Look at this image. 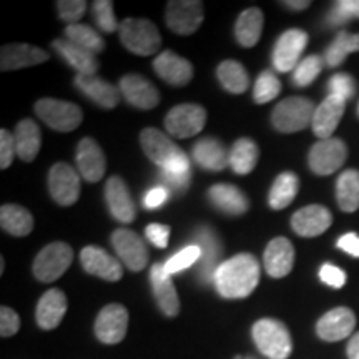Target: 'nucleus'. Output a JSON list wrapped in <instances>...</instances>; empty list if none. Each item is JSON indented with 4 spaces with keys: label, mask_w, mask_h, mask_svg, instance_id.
Returning <instances> with one entry per match:
<instances>
[{
    "label": "nucleus",
    "mask_w": 359,
    "mask_h": 359,
    "mask_svg": "<svg viewBox=\"0 0 359 359\" xmlns=\"http://www.w3.org/2000/svg\"><path fill=\"white\" fill-rule=\"evenodd\" d=\"M93 17H95L97 25L100 27L102 32L114 34L116 29H120L114 12V4L110 0H97V2H93Z\"/></svg>",
    "instance_id": "nucleus-44"
},
{
    "label": "nucleus",
    "mask_w": 359,
    "mask_h": 359,
    "mask_svg": "<svg viewBox=\"0 0 359 359\" xmlns=\"http://www.w3.org/2000/svg\"><path fill=\"white\" fill-rule=\"evenodd\" d=\"M52 45L58 52V55L64 57L67 64L79 72V75H95L100 69V62L97 60V55L69 42L67 39H58Z\"/></svg>",
    "instance_id": "nucleus-31"
},
{
    "label": "nucleus",
    "mask_w": 359,
    "mask_h": 359,
    "mask_svg": "<svg viewBox=\"0 0 359 359\" xmlns=\"http://www.w3.org/2000/svg\"><path fill=\"white\" fill-rule=\"evenodd\" d=\"M67 313V296L64 291L53 288L48 290L37 304V313H35V318H37L39 326L45 331L55 330V327L60 325L62 320H64Z\"/></svg>",
    "instance_id": "nucleus-28"
},
{
    "label": "nucleus",
    "mask_w": 359,
    "mask_h": 359,
    "mask_svg": "<svg viewBox=\"0 0 359 359\" xmlns=\"http://www.w3.org/2000/svg\"><path fill=\"white\" fill-rule=\"evenodd\" d=\"M259 150L258 145L251 138H240L230 151V165L233 172L238 175H246L253 172L258 163Z\"/></svg>",
    "instance_id": "nucleus-36"
},
{
    "label": "nucleus",
    "mask_w": 359,
    "mask_h": 359,
    "mask_svg": "<svg viewBox=\"0 0 359 359\" xmlns=\"http://www.w3.org/2000/svg\"><path fill=\"white\" fill-rule=\"evenodd\" d=\"M168 198H170L168 190L160 185L156 188H151V190L147 193L145 198H143V205H145V208L148 210H155V208H160V206L163 205Z\"/></svg>",
    "instance_id": "nucleus-53"
},
{
    "label": "nucleus",
    "mask_w": 359,
    "mask_h": 359,
    "mask_svg": "<svg viewBox=\"0 0 359 359\" xmlns=\"http://www.w3.org/2000/svg\"><path fill=\"white\" fill-rule=\"evenodd\" d=\"M206 123V110L195 103H183L168 111L165 127L173 137L190 138L198 135Z\"/></svg>",
    "instance_id": "nucleus-8"
},
{
    "label": "nucleus",
    "mask_w": 359,
    "mask_h": 359,
    "mask_svg": "<svg viewBox=\"0 0 359 359\" xmlns=\"http://www.w3.org/2000/svg\"><path fill=\"white\" fill-rule=\"evenodd\" d=\"M120 92L130 105L140 110H151L160 103V93L155 85L137 74L125 75L120 80Z\"/></svg>",
    "instance_id": "nucleus-20"
},
{
    "label": "nucleus",
    "mask_w": 359,
    "mask_h": 359,
    "mask_svg": "<svg viewBox=\"0 0 359 359\" xmlns=\"http://www.w3.org/2000/svg\"><path fill=\"white\" fill-rule=\"evenodd\" d=\"M333 223V215L323 205H308L291 218V226L299 236L314 238L325 233Z\"/></svg>",
    "instance_id": "nucleus-18"
},
{
    "label": "nucleus",
    "mask_w": 359,
    "mask_h": 359,
    "mask_svg": "<svg viewBox=\"0 0 359 359\" xmlns=\"http://www.w3.org/2000/svg\"><path fill=\"white\" fill-rule=\"evenodd\" d=\"M243 359H255V358H243Z\"/></svg>",
    "instance_id": "nucleus-57"
},
{
    "label": "nucleus",
    "mask_w": 359,
    "mask_h": 359,
    "mask_svg": "<svg viewBox=\"0 0 359 359\" xmlns=\"http://www.w3.org/2000/svg\"><path fill=\"white\" fill-rule=\"evenodd\" d=\"M17 155L15 137L8 130H0V168L6 170L12 165L13 156Z\"/></svg>",
    "instance_id": "nucleus-49"
},
{
    "label": "nucleus",
    "mask_w": 359,
    "mask_h": 359,
    "mask_svg": "<svg viewBox=\"0 0 359 359\" xmlns=\"http://www.w3.org/2000/svg\"><path fill=\"white\" fill-rule=\"evenodd\" d=\"M200 257H201L200 246L190 245L187 246V248H183L180 253L173 255V257L165 263V269H167L168 275H175V273L183 271V269L190 268L191 264L198 263Z\"/></svg>",
    "instance_id": "nucleus-45"
},
{
    "label": "nucleus",
    "mask_w": 359,
    "mask_h": 359,
    "mask_svg": "<svg viewBox=\"0 0 359 359\" xmlns=\"http://www.w3.org/2000/svg\"><path fill=\"white\" fill-rule=\"evenodd\" d=\"M203 4L198 0H172L167 6V25L178 35H190L203 22Z\"/></svg>",
    "instance_id": "nucleus-9"
},
{
    "label": "nucleus",
    "mask_w": 359,
    "mask_h": 359,
    "mask_svg": "<svg viewBox=\"0 0 359 359\" xmlns=\"http://www.w3.org/2000/svg\"><path fill=\"white\" fill-rule=\"evenodd\" d=\"M13 137H15L17 155L20 156V160L34 161L37 158L40 145H42V133L34 120L25 118L19 122Z\"/></svg>",
    "instance_id": "nucleus-32"
},
{
    "label": "nucleus",
    "mask_w": 359,
    "mask_h": 359,
    "mask_svg": "<svg viewBox=\"0 0 359 359\" xmlns=\"http://www.w3.org/2000/svg\"><path fill=\"white\" fill-rule=\"evenodd\" d=\"M48 190L60 206H70L80 196V178L69 163H55L48 173Z\"/></svg>",
    "instance_id": "nucleus-13"
},
{
    "label": "nucleus",
    "mask_w": 359,
    "mask_h": 359,
    "mask_svg": "<svg viewBox=\"0 0 359 359\" xmlns=\"http://www.w3.org/2000/svg\"><path fill=\"white\" fill-rule=\"evenodd\" d=\"M57 11L58 17L69 22V25L79 24V20L87 11V2H83V0H60V2H57Z\"/></svg>",
    "instance_id": "nucleus-48"
},
{
    "label": "nucleus",
    "mask_w": 359,
    "mask_h": 359,
    "mask_svg": "<svg viewBox=\"0 0 359 359\" xmlns=\"http://www.w3.org/2000/svg\"><path fill=\"white\" fill-rule=\"evenodd\" d=\"M299 188V180L294 173L285 172L275 180L269 191V206L273 210H283L291 205Z\"/></svg>",
    "instance_id": "nucleus-37"
},
{
    "label": "nucleus",
    "mask_w": 359,
    "mask_h": 359,
    "mask_svg": "<svg viewBox=\"0 0 359 359\" xmlns=\"http://www.w3.org/2000/svg\"><path fill=\"white\" fill-rule=\"evenodd\" d=\"M259 281V263L250 253L236 255L219 264L215 275L217 291L226 299H241L253 293Z\"/></svg>",
    "instance_id": "nucleus-1"
},
{
    "label": "nucleus",
    "mask_w": 359,
    "mask_h": 359,
    "mask_svg": "<svg viewBox=\"0 0 359 359\" xmlns=\"http://www.w3.org/2000/svg\"><path fill=\"white\" fill-rule=\"evenodd\" d=\"M348 156V147L341 138H327L314 143L309 151V168L316 175L326 177L343 167Z\"/></svg>",
    "instance_id": "nucleus-7"
},
{
    "label": "nucleus",
    "mask_w": 359,
    "mask_h": 359,
    "mask_svg": "<svg viewBox=\"0 0 359 359\" xmlns=\"http://www.w3.org/2000/svg\"><path fill=\"white\" fill-rule=\"evenodd\" d=\"M2 230L13 236H27L34 228V218L29 210L19 205H4L0 208Z\"/></svg>",
    "instance_id": "nucleus-34"
},
{
    "label": "nucleus",
    "mask_w": 359,
    "mask_h": 359,
    "mask_svg": "<svg viewBox=\"0 0 359 359\" xmlns=\"http://www.w3.org/2000/svg\"><path fill=\"white\" fill-rule=\"evenodd\" d=\"M20 318L12 308L2 306L0 308V334L2 338H8L19 331Z\"/></svg>",
    "instance_id": "nucleus-50"
},
{
    "label": "nucleus",
    "mask_w": 359,
    "mask_h": 359,
    "mask_svg": "<svg viewBox=\"0 0 359 359\" xmlns=\"http://www.w3.org/2000/svg\"><path fill=\"white\" fill-rule=\"evenodd\" d=\"M251 334L259 353L269 359H288L293 351L288 327L273 318H263L255 323Z\"/></svg>",
    "instance_id": "nucleus-2"
},
{
    "label": "nucleus",
    "mask_w": 359,
    "mask_h": 359,
    "mask_svg": "<svg viewBox=\"0 0 359 359\" xmlns=\"http://www.w3.org/2000/svg\"><path fill=\"white\" fill-rule=\"evenodd\" d=\"M358 110H359V109H358Z\"/></svg>",
    "instance_id": "nucleus-58"
},
{
    "label": "nucleus",
    "mask_w": 359,
    "mask_h": 359,
    "mask_svg": "<svg viewBox=\"0 0 359 359\" xmlns=\"http://www.w3.org/2000/svg\"><path fill=\"white\" fill-rule=\"evenodd\" d=\"M283 6L291 8V11H304V8L311 6V2L309 0H303V2H291V0H288V2H283Z\"/></svg>",
    "instance_id": "nucleus-56"
},
{
    "label": "nucleus",
    "mask_w": 359,
    "mask_h": 359,
    "mask_svg": "<svg viewBox=\"0 0 359 359\" xmlns=\"http://www.w3.org/2000/svg\"><path fill=\"white\" fill-rule=\"evenodd\" d=\"M264 268L271 278H285L290 275L294 264V248L288 238H275L264 250Z\"/></svg>",
    "instance_id": "nucleus-24"
},
{
    "label": "nucleus",
    "mask_w": 359,
    "mask_h": 359,
    "mask_svg": "<svg viewBox=\"0 0 359 359\" xmlns=\"http://www.w3.org/2000/svg\"><path fill=\"white\" fill-rule=\"evenodd\" d=\"M344 109H346V102L343 98L327 95L314 110L311 123L314 135L321 138V140L331 138V135L334 133L336 127H338L341 118H343Z\"/></svg>",
    "instance_id": "nucleus-21"
},
{
    "label": "nucleus",
    "mask_w": 359,
    "mask_h": 359,
    "mask_svg": "<svg viewBox=\"0 0 359 359\" xmlns=\"http://www.w3.org/2000/svg\"><path fill=\"white\" fill-rule=\"evenodd\" d=\"M170 276L172 275H168L167 269H165V263H156L151 266L150 280L156 303H158L165 316L173 318L180 313V299Z\"/></svg>",
    "instance_id": "nucleus-23"
},
{
    "label": "nucleus",
    "mask_w": 359,
    "mask_h": 359,
    "mask_svg": "<svg viewBox=\"0 0 359 359\" xmlns=\"http://www.w3.org/2000/svg\"><path fill=\"white\" fill-rule=\"evenodd\" d=\"M48 60L47 52L35 45L27 43H8L4 45L0 50V69L7 70H19L25 67L40 65Z\"/></svg>",
    "instance_id": "nucleus-22"
},
{
    "label": "nucleus",
    "mask_w": 359,
    "mask_h": 359,
    "mask_svg": "<svg viewBox=\"0 0 359 359\" xmlns=\"http://www.w3.org/2000/svg\"><path fill=\"white\" fill-rule=\"evenodd\" d=\"M217 75L223 87L231 93H243L250 87L248 72L236 60H224L219 64Z\"/></svg>",
    "instance_id": "nucleus-38"
},
{
    "label": "nucleus",
    "mask_w": 359,
    "mask_h": 359,
    "mask_svg": "<svg viewBox=\"0 0 359 359\" xmlns=\"http://www.w3.org/2000/svg\"><path fill=\"white\" fill-rule=\"evenodd\" d=\"M327 90H330V95L339 97L343 98L344 102H348L349 98H353L354 93H356V82H354L351 75L341 72V74H336L330 79V82H327Z\"/></svg>",
    "instance_id": "nucleus-47"
},
{
    "label": "nucleus",
    "mask_w": 359,
    "mask_h": 359,
    "mask_svg": "<svg viewBox=\"0 0 359 359\" xmlns=\"http://www.w3.org/2000/svg\"><path fill=\"white\" fill-rule=\"evenodd\" d=\"M72 259H74V251L67 243L57 241L47 245L35 258L34 275L42 283L55 281L69 269Z\"/></svg>",
    "instance_id": "nucleus-6"
},
{
    "label": "nucleus",
    "mask_w": 359,
    "mask_h": 359,
    "mask_svg": "<svg viewBox=\"0 0 359 359\" xmlns=\"http://www.w3.org/2000/svg\"><path fill=\"white\" fill-rule=\"evenodd\" d=\"M77 167L83 180L90 183L100 182L105 175L107 161L102 148L93 138L80 140L77 148Z\"/></svg>",
    "instance_id": "nucleus-25"
},
{
    "label": "nucleus",
    "mask_w": 359,
    "mask_h": 359,
    "mask_svg": "<svg viewBox=\"0 0 359 359\" xmlns=\"http://www.w3.org/2000/svg\"><path fill=\"white\" fill-rule=\"evenodd\" d=\"M208 198L219 212L230 215V217H240L250 208V201L245 196V193L235 185H228V183L213 185L208 190Z\"/></svg>",
    "instance_id": "nucleus-29"
},
{
    "label": "nucleus",
    "mask_w": 359,
    "mask_h": 359,
    "mask_svg": "<svg viewBox=\"0 0 359 359\" xmlns=\"http://www.w3.org/2000/svg\"><path fill=\"white\" fill-rule=\"evenodd\" d=\"M80 262L85 271L105 281H118L123 276L122 263L98 246L83 248L80 253Z\"/></svg>",
    "instance_id": "nucleus-17"
},
{
    "label": "nucleus",
    "mask_w": 359,
    "mask_h": 359,
    "mask_svg": "<svg viewBox=\"0 0 359 359\" xmlns=\"http://www.w3.org/2000/svg\"><path fill=\"white\" fill-rule=\"evenodd\" d=\"M336 200L339 208L346 213L359 210V172L346 170L341 173L336 183Z\"/></svg>",
    "instance_id": "nucleus-35"
},
{
    "label": "nucleus",
    "mask_w": 359,
    "mask_h": 359,
    "mask_svg": "<svg viewBox=\"0 0 359 359\" xmlns=\"http://www.w3.org/2000/svg\"><path fill=\"white\" fill-rule=\"evenodd\" d=\"M140 143L148 158L161 168L168 167L175 160H178L180 156L185 155L182 148L175 145L173 140H170L167 135L156 128L143 130L140 133Z\"/></svg>",
    "instance_id": "nucleus-15"
},
{
    "label": "nucleus",
    "mask_w": 359,
    "mask_h": 359,
    "mask_svg": "<svg viewBox=\"0 0 359 359\" xmlns=\"http://www.w3.org/2000/svg\"><path fill=\"white\" fill-rule=\"evenodd\" d=\"M154 70L172 87H185L193 79V65L185 57H180L172 50L161 52L155 58Z\"/></svg>",
    "instance_id": "nucleus-19"
},
{
    "label": "nucleus",
    "mask_w": 359,
    "mask_h": 359,
    "mask_svg": "<svg viewBox=\"0 0 359 359\" xmlns=\"http://www.w3.org/2000/svg\"><path fill=\"white\" fill-rule=\"evenodd\" d=\"M323 58L318 55H309L306 58H303L299 62V65L294 69L293 74V82L298 85V87H308L311 85L314 80L318 79V75L321 74L323 70Z\"/></svg>",
    "instance_id": "nucleus-42"
},
{
    "label": "nucleus",
    "mask_w": 359,
    "mask_h": 359,
    "mask_svg": "<svg viewBox=\"0 0 359 359\" xmlns=\"http://www.w3.org/2000/svg\"><path fill=\"white\" fill-rule=\"evenodd\" d=\"M65 39L69 42L79 45V47L85 48L93 55H98L105 50V40L97 34L92 27L83 24H72L67 25L65 29Z\"/></svg>",
    "instance_id": "nucleus-39"
},
{
    "label": "nucleus",
    "mask_w": 359,
    "mask_h": 359,
    "mask_svg": "<svg viewBox=\"0 0 359 359\" xmlns=\"http://www.w3.org/2000/svg\"><path fill=\"white\" fill-rule=\"evenodd\" d=\"M145 236L150 243H154L156 248H167L170 240V226L167 224H148L145 230Z\"/></svg>",
    "instance_id": "nucleus-52"
},
{
    "label": "nucleus",
    "mask_w": 359,
    "mask_h": 359,
    "mask_svg": "<svg viewBox=\"0 0 359 359\" xmlns=\"http://www.w3.org/2000/svg\"><path fill=\"white\" fill-rule=\"evenodd\" d=\"M105 200L111 217L122 223H132L137 215L135 203L125 182L120 177H111L105 185Z\"/></svg>",
    "instance_id": "nucleus-26"
},
{
    "label": "nucleus",
    "mask_w": 359,
    "mask_h": 359,
    "mask_svg": "<svg viewBox=\"0 0 359 359\" xmlns=\"http://www.w3.org/2000/svg\"><path fill=\"white\" fill-rule=\"evenodd\" d=\"M128 330V311L118 303L107 304L95 321L97 338L105 344H118Z\"/></svg>",
    "instance_id": "nucleus-14"
},
{
    "label": "nucleus",
    "mask_w": 359,
    "mask_h": 359,
    "mask_svg": "<svg viewBox=\"0 0 359 359\" xmlns=\"http://www.w3.org/2000/svg\"><path fill=\"white\" fill-rule=\"evenodd\" d=\"M320 278L321 281L325 283V285L331 286V288H343L344 283H346V273L343 271V269L334 266V264H323L321 269H320Z\"/></svg>",
    "instance_id": "nucleus-51"
},
{
    "label": "nucleus",
    "mask_w": 359,
    "mask_h": 359,
    "mask_svg": "<svg viewBox=\"0 0 359 359\" xmlns=\"http://www.w3.org/2000/svg\"><path fill=\"white\" fill-rule=\"evenodd\" d=\"M191 182V170L188 172H172V170H160V183L161 187L167 188L170 195H183L188 190Z\"/></svg>",
    "instance_id": "nucleus-43"
},
{
    "label": "nucleus",
    "mask_w": 359,
    "mask_h": 359,
    "mask_svg": "<svg viewBox=\"0 0 359 359\" xmlns=\"http://www.w3.org/2000/svg\"><path fill=\"white\" fill-rule=\"evenodd\" d=\"M35 114L57 132H72L79 128L83 120L82 109L79 105L57 98H40L35 103Z\"/></svg>",
    "instance_id": "nucleus-5"
},
{
    "label": "nucleus",
    "mask_w": 359,
    "mask_h": 359,
    "mask_svg": "<svg viewBox=\"0 0 359 359\" xmlns=\"http://www.w3.org/2000/svg\"><path fill=\"white\" fill-rule=\"evenodd\" d=\"M314 105L311 100L304 97H290L280 102L276 109L273 110L271 122L278 132L281 133H294L302 132L313 123Z\"/></svg>",
    "instance_id": "nucleus-4"
},
{
    "label": "nucleus",
    "mask_w": 359,
    "mask_h": 359,
    "mask_svg": "<svg viewBox=\"0 0 359 359\" xmlns=\"http://www.w3.org/2000/svg\"><path fill=\"white\" fill-rule=\"evenodd\" d=\"M308 45V34L304 30L291 29L278 39L275 52H273V64L281 74L294 70L299 65L304 48Z\"/></svg>",
    "instance_id": "nucleus-10"
},
{
    "label": "nucleus",
    "mask_w": 359,
    "mask_h": 359,
    "mask_svg": "<svg viewBox=\"0 0 359 359\" xmlns=\"http://www.w3.org/2000/svg\"><path fill=\"white\" fill-rule=\"evenodd\" d=\"M263 12L257 7L246 8V11L238 17L235 35L240 45H243L246 48H251L258 43V40L262 37L263 32Z\"/></svg>",
    "instance_id": "nucleus-33"
},
{
    "label": "nucleus",
    "mask_w": 359,
    "mask_h": 359,
    "mask_svg": "<svg viewBox=\"0 0 359 359\" xmlns=\"http://www.w3.org/2000/svg\"><path fill=\"white\" fill-rule=\"evenodd\" d=\"M195 245L200 246L201 257L198 259V278L201 283L215 281V275L219 268L223 248L222 241L210 226H201L195 231Z\"/></svg>",
    "instance_id": "nucleus-11"
},
{
    "label": "nucleus",
    "mask_w": 359,
    "mask_h": 359,
    "mask_svg": "<svg viewBox=\"0 0 359 359\" xmlns=\"http://www.w3.org/2000/svg\"><path fill=\"white\" fill-rule=\"evenodd\" d=\"M118 30L127 50L142 57L158 52L161 45L160 32L148 19H125Z\"/></svg>",
    "instance_id": "nucleus-3"
},
{
    "label": "nucleus",
    "mask_w": 359,
    "mask_h": 359,
    "mask_svg": "<svg viewBox=\"0 0 359 359\" xmlns=\"http://www.w3.org/2000/svg\"><path fill=\"white\" fill-rule=\"evenodd\" d=\"M356 326V316L349 308H334L323 314L316 325V333L323 341L336 343L353 334Z\"/></svg>",
    "instance_id": "nucleus-16"
},
{
    "label": "nucleus",
    "mask_w": 359,
    "mask_h": 359,
    "mask_svg": "<svg viewBox=\"0 0 359 359\" xmlns=\"http://www.w3.org/2000/svg\"><path fill=\"white\" fill-rule=\"evenodd\" d=\"M353 19H359V0H341L331 8L330 15H327V24L341 25Z\"/></svg>",
    "instance_id": "nucleus-46"
},
{
    "label": "nucleus",
    "mask_w": 359,
    "mask_h": 359,
    "mask_svg": "<svg viewBox=\"0 0 359 359\" xmlns=\"http://www.w3.org/2000/svg\"><path fill=\"white\" fill-rule=\"evenodd\" d=\"M338 248L346 251L348 255H351L354 258H359V235L356 233H346L339 238Z\"/></svg>",
    "instance_id": "nucleus-54"
},
{
    "label": "nucleus",
    "mask_w": 359,
    "mask_h": 359,
    "mask_svg": "<svg viewBox=\"0 0 359 359\" xmlns=\"http://www.w3.org/2000/svg\"><path fill=\"white\" fill-rule=\"evenodd\" d=\"M111 245L122 259V263L132 271H142L148 263V250L137 233L127 228H118L111 235Z\"/></svg>",
    "instance_id": "nucleus-12"
},
{
    "label": "nucleus",
    "mask_w": 359,
    "mask_h": 359,
    "mask_svg": "<svg viewBox=\"0 0 359 359\" xmlns=\"http://www.w3.org/2000/svg\"><path fill=\"white\" fill-rule=\"evenodd\" d=\"M359 52V34H349V32H341L338 37L334 39V42L327 47L325 53V62L327 67H339L346 60L349 53Z\"/></svg>",
    "instance_id": "nucleus-40"
},
{
    "label": "nucleus",
    "mask_w": 359,
    "mask_h": 359,
    "mask_svg": "<svg viewBox=\"0 0 359 359\" xmlns=\"http://www.w3.org/2000/svg\"><path fill=\"white\" fill-rule=\"evenodd\" d=\"M346 353L349 359H359V333L351 336V339H349L348 343Z\"/></svg>",
    "instance_id": "nucleus-55"
},
{
    "label": "nucleus",
    "mask_w": 359,
    "mask_h": 359,
    "mask_svg": "<svg viewBox=\"0 0 359 359\" xmlns=\"http://www.w3.org/2000/svg\"><path fill=\"white\" fill-rule=\"evenodd\" d=\"M75 85L85 97H88L90 100L95 102L103 109H115L120 103V98H122L120 88L114 87V85L97 77V75H77Z\"/></svg>",
    "instance_id": "nucleus-27"
},
{
    "label": "nucleus",
    "mask_w": 359,
    "mask_h": 359,
    "mask_svg": "<svg viewBox=\"0 0 359 359\" xmlns=\"http://www.w3.org/2000/svg\"><path fill=\"white\" fill-rule=\"evenodd\" d=\"M281 92V82L273 72H263L259 74L257 79V83H255L253 90V98L255 102L258 103H268L271 102L273 98H276Z\"/></svg>",
    "instance_id": "nucleus-41"
},
{
    "label": "nucleus",
    "mask_w": 359,
    "mask_h": 359,
    "mask_svg": "<svg viewBox=\"0 0 359 359\" xmlns=\"http://www.w3.org/2000/svg\"><path fill=\"white\" fill-rule=\"evenodd\" d=\"M193 160L201 168L212 170V172H222L230 163V154H226L224 147L217 138L206 137L201 138L193 147Z\"/></svg>",
    "instance_id": "nucleus-30"
}]
</instances>
